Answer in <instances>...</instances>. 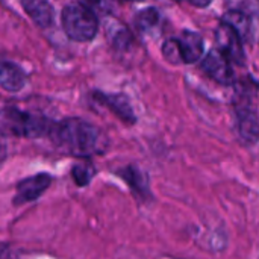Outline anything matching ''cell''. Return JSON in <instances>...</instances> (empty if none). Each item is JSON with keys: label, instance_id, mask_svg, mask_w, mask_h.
Here are the masks:
<instances>
[{"label": "cell", "instance_id": "6da1fadb", "mask_svg": "<svg viewBox=\"0 0 259 259\" xmlns=\"http://www.w3.org/2000/svg\"><path fill=\"white\" fill-rule=\"evenodd\" d=\"M50 134L61 149L79 158H88L102 149L100 131L80 118H67L53 126Z\"/></svg>", "mask_w": 259, "mask_h": 259}, {"label": "cell", "instance_id": "7a4b0ae2", "mask_svg": "<svg viewBox=\"0 0 259 259\" xmlns=\"http://www.w3.org/2000/svg\"><path fill=\"white\" fill-rule=\"evenodd\" d=\"M52 129V123L44 117L32 115L12 106H6L0 111V132L6 135L36 138L50 134Z\"/></svg>", "mask_w": 259, "mask_h": 259}, {"label": "cell", "instance_id": "3957f363", "mask_svg": "<svg viewBox=\"0 0 259 259\" xmlns=\"http://www.w3.org/2000/svg\"><path fill=\"white\" fill-rule=\"evenodd\" d=\"M62 27L70 39L85 42L96 36L99 20L88 6L82 3H70L62 11Z\"/></svg>", "mask_w": 259, "mask_h": 259}, {"label": "cell", "instance_id": "277c9868", "mask_svg": "<svg viewBox=\"0 0 259 259\" xmlns=\"http://www.w3.org/2000/svg\"><path fill=\"white\" fill-rule=\"evenodd\" d=\"M215 39L219 44V52L223 53L228 61L237 64L244 62V50H243L241 38L231 26L222 23L215 30Z\"/></svg>", "mask_w": 259, "mask_h": 259}, {"label": "cell", "instance_id": "5b68a950", "mask_svg": "<svg viewBox=\"0 0 259 259\" xmlns=\"http://www.w3.org/2000/svg\"><path fill=\"white\" fill-rule=\"evenodd\" d=\"M52 184V178L47 173H39L30 178H26L17 185L14 196V205H23L27 202L36 200Z\"/></svg>", "mask_w": 259, "mask_h": 259}, {"label": "cell", "instance_id": "8992f818", "mask_svg": "<svg viewBox=\"0 0 259 259\" xmlns=\"http://www.w3.org/2000/svg\"><path fill=\"white\" fill-rule=\"evenodd\" d=\"M203 70L217 82L229 83L232 80V70L229 61L219 50H211L202 62Z\"/></svg>", "mask_w": 259, "mask_h": 259}, {"label": "cell", "instance_id": "52a82bcc", "mask_svg": "<svg viewBox=\"0 0 259 259\" xmlns=\"http://www.w3.org/2000/svg\"><path fill=\"white\" fill-rule=\"evenodd\" d=\"M21 5L36 26L39 27L52 26L53 6L49 0H21Z\"/></svg>", "mask_w": 259, "mask_h": 259}, {"label": "cell", "instance_id": "ba28073f", "mask_svg": "<svg viewBox=\"0 0 259 259\" xmlns=\"http://www.w3.org/2000/svg\"><path fill=\"white\" fill-rule=\"evenodd\" d=\"M26 83V76L20 67L12 62H0V87L5 91L17 93Z\"/></svg>", "mask_w": 259, "mask_h": 259}, {"label": "cell", "instance_id": "9c48e42d", "mask_svg": "<svg viewBox=\"0 0 259 259\" xmlns=\"http://www.w3.org/2000/svg\"><path fill=\"white\" fill-rule=\"evenodd\" d=\"M181 55H182V62L193 64L197 59H200L202 52H203V39L200 35L194 32H184L181 39H178Z\"/></svg>", "mask_w": 259, "mask_h": 259}, {"label": "cell", "instance_id": "30bf717a", "mask_svg": "<svg viewBox=\"0 0 259 259\" xmlns=\"http://www.w3.org/2000/svg\"><path fill=\"white\" fill-rule=\"evenodd\" d=\"M99 100L105 103L115 115H118L126 123H135L134 109L123 94H99Z\"/></svg>", "mask_w": 259, "mask_h": 259}, {"label": "cell", "instance_id": "8fae6325", "mask_svg": "<svg viewBox=\"0 0 259 259\" xmlns=\"http://www.w3.org/2000/svg\"><path fill=\"white\" fill-rule=\"evenodd\" d=\"M223 23H226L228 26H231L240 38L243 36H247L249 32H250V23H249V18L240 12V11H229L228 14H225L223 17Z\"/></svg>", "mask_w": 259, "mask_h": 259}, {"label": "cell", "instance_id": "7c38bea8", "mask_svg": "<svg viewBox=\"0 0 259 259\" xmlns=\"http://www.w3.org/2000/svg\"><path fill=\"white\" fill-rule=\"evenodd\" d=\"M240 134L241 137L249 141L255 143L259 140V123L256 117L250 112L240 117Z\"/></svg>", "mask_w": 259, "mask_h": 259}, {"label": "cell", "instance_id": "4fadbf2b", "mask_svg": "<svg viewBox=\"0 0 259 259\" xmlns=\"http://www.w3.org/2000/svg\"><path fill=\"white\" fill-rule=\"evenodd\" d=\"M96 175V168L90 164V162H77L73 168H71V176L74 179V182L80 187H85L91 182V179Z\"/></svg>", "mask_w": 259, "mask_h": 259}, {"label": "cell", "instance_id": "5bb4252c", "mask_svg": "<svg viewBox=\"0 0 259 259\" xmlns=\"http://www.w3.org/2000/svg\"><path fill=\"white\" fill-rule=\"evenodd\" d=\"M120 176L137 191H146L147 190V181L143 176V173H140L135 167H127L124 170L120 171Z\"/></svg>", "mask_w": 259, "mask_h": 259}, {"label": "cell", "instance_id": "9a60e30c", "mask_svg": "<svg viewBox=\"0 0 259 259\" xmlns=\"http://www.w3.org/2000/svg\"><path fill=\"white\" fill-rule=\"evenodd\" d=\"M159 20V14L155 8H147V9H143L140 11L137 15H135V26L140 29V30H149L152 29Z\"/></svg>", "mask_w": 259, "mask_h": 259}, {"label": "cell", "instance_id": "2e32d148", "mask_svg": "<svg viewBox=\"0 0 259 259\" xmlns=\"http://www.w3.org/2000/svg\"><path fill=\"white\" fill-rule=\"evenodd\" d=\"M162 53L165 56V59L171 64H181L182 62V55H181V49L176 39H168L164 42L162 46Z\"/></svg>", "mask_w": 259, "mask_h": 259}, {"label": "cell", "instance_id": "e0dca14e", "mask_svg": "<svg viewBox=\"0 0 259 259\" xmlns=\"http://www.w3.org/2000/svg\"><path fill=\"white\" fill-rule=\"evenodd\" d=\"M0 259H14L12 256V250L8 244L0 243Z\"/></svg>", "mask_w": 259, "mask_h": 259}, {"label": "cell", "instance_id": "ac0fdd59", "mask_svg": "<svg viewBox=\"0 0 259 259\" xmlns=\"http://www.w3.org/2000/svg\"><path fill=\"white\" fill-rule=\"evenodd\" d=\"M178 2H188V3H190V5H193V6L205 8V6H208L212 0H178Z\"/></svg>", "mask_w": 259, "mask_h": 259}, {"label": "cell", "instance_id": "d6986e66", "mask_svg": "<svg viewBox=\"0 0 259 259\" xmlns=\"http://www.w3.org/2000/svg\"><path fill=\"white\" fill-rule=\"evenodd\" d=\"M88 2H91V3H99L100 0H88Z\"/></svg>", "mask_w": 259, "mask_h": 259}]
</instances>
